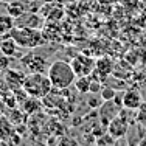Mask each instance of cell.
<instances>
[{"mask_svg":"<svg viewBox=\"0 0 146 146\" xmlns=\"http://www.w3.org/2000/svg\"><path fill=\"white\" fill-rule=\"evenodd\" d=\"M115 141H117V138H113L109 132H106L104 135H101V137L96 138L95 146H113V145H115Z\"/></svg>","mask_w":146,"mask_h":146,"instance_id":"cell-18","label":"cell"},{"mask_svg":"<svg viewBox=\"0 0 146 146\" xmlns=\"http://www.w3.org/2000/svg\"><path fill=\"white\" fill-rule=\"evenodd\" d=\"M47 75L51 81L53 89L58 90H67L75 84L76 78H78L72 64L67 61H62V59H56V61L51 62Z\"/></svg>","mask_w":146,"mask_h":146,"instance_id":"cell-1","label":"cell"},{"mask_svg":"<svg viewBox=\"0 0 146 146\" xmlns=\"http://www.w3.org/2000/svg\"><path fill=\"white\" fill-rule=\"evenodd\" d=\"M56 146H81L78 143V140L76 138H72V137H67V135H62V137H59V141Z\"/></svg>","mask_w":146,"mask_h":146,"instance_id":"cell-20","label":"cell"},{"mask_svg":"<svg viewBox=\"0 0 146 146\" xmlns=\"http://www.w3.org/2000/svg\"><path fill=\"white\" fill-rule=\"evenodd\" d=\"M9 58L8 56H5V54H2L0 53V72H5V70H8L9 68Z\"/></svg>","mask_w":146,"mask_h":146,"instance_id":"cell-22","label":"cell"},{"mask_svg":"<svg viewBox=\"0 0 146 146\" xmlns=\"http://www.w3.org/2000/svg\"><path fill=\"white\" fill-rule=\"evenodd\" d=\"M22 109L27 115H34L36 112L40 110V103L37 98H33V96H28L25 101L22 103Z\"/></svg>","mask_w":146,"mask_h":146,"instance_id":"cell-15","label":"cell"},{"mask_svg":"<svg viewBox=\"0 0 146 146\" xmlns=\"http://www.w3.org/2000/svg\"><path fill=\"white\" fill-rule=\"evenodd\" d=\"M16 25L17 27H25V28H36L39 30L42 25V17L37 13L33 11H27L25 14H22L19 19H16Z\"/></svg>","mask_w":146,"mask_h":146,"instance_id":"cell-10","label":"cell"},{"mask_svg":"<svg viewBox=\"0 0 146 146\" xmlns=\"http://www.w3.org/2000/svg\"><path fill=\"white\" fill-rule=\"evenodd\" d=\"M0 53L8 58H22L23 54H19V45L14 40V37L9 34H2L0 36Z\"/></svg>","mask_w":146,"mask_h":146,"instance_id":"cell-8","label":"cell"},{"mask_svg":"<svg viewBox=\"0 0 146 146\" xmlns=\"http://www.w3.org/2000/svg\"><path fill=\"white\" fill-rule=\"evenodd\" d=\"M27 75H23L22 72L19 70H13V68H8L5 70V81L6 84L9 86V89H13V92L20 87H23V82H25Z\"/></svg>","mask_w":146,"mask_h":146,"instance_id":"cell-11","label":"cell"},{"mask_svg":"<svg viewBox=\"0 0 146 146\" xmlns=\"http://www.w3.org/2000/svg\"><path fill=\"white\" fill-rule=\"evenodd\" d=\"M129 127H131L129 124H127L123 118L118 115L115 120H112L109 123V126H107V132H109L113 138L120 140V138H126L127 132H129Z\"/></svg>","mask_w":146,"mask_h":146,"instance_id":"cell-9","label":"cell"},{"mask_svg":"<svg viewBox=\"0 0 146 146\" xmlns=\"http://www.w3.org/2000/svg\"><path fill=\"white\" fill-rule=\"evenodd\" d=\"M16 132V126L5 117H0V140L2 141H6L9 140L13 134Z\"/></svg>","mask_w":146,"mask_h":146,"instance_id":"cell-13","label":"cell"},{"mask_svg":"<svg viewBox=\"0 0 146 146\" xmlns=\"http://www.w3.org/2000/svg\"><path fill=\"white\" fill-rule=\"evenodd\" d=\"M31 146H48V145L44 143V141H39V140H33L31 141Z\"/></svg>","mask_w":146,"mask_h":146,"instance_id":"cell-25","label":"cell"},{"mask_svg":"<svg viewBox=\"0 0 146 146\" xmlns=\"http://www.w3.org/2000/svg\"><path fill=\"white\" fill-rule=\"evenodd\" d=\"M138 146H146V135L141 138V141H140V145H138Z\"/></svg>","mask_w":146,"mask_h":146,"instance_id":"cell-26","label":"cell"},{"mask_svg":"<svg viewBox=\"0 0 146 146\" xmlns=\"http://www.w3.org/2000/svg\"><path fill=\"white\" fill-rule=\"evenodd\" d=\"M90 81H92V76H78L73 86L79 93H87L90 92Z\"/></svg>","mask_w":146,"mask_h":146,"instance_id":"cell-16","label":"cell"},{"mask_svg":"<svg viewBox=\"0 0 146 146\" xmlns=\"http://www.w3.org/2000/svg\"><path fill=\"white\" fill-rule=\"evenodd\" d=\"M27 11H28V8L23 5V2H19V0H11V2L6 3V13H8V14H11L14 19H19V17L22 16V14H25Z\"/></svg>","mask_w":146,"mask_h":146,"instance_id":"cell-12","label":"cell"},{"mask_svg":"<svg viewBox=\"0 0 146 146\" xmlns=\"http://www.w3.org/2000/svg\"><path fill=\"white\" fill-rule=\"evenodd\" d=\"M11 36L14 37L20 48H27V50H34L45 44L44 33L36 28H25V27L16 25V28L11 31Z\"/></svg>","mask_w":146,"mask_h":146,"instance_id":"cell-3","label":"cell"},{"mask_svg":"<svg viewBox=\"0 0 146 146\" xmlns=\"http://www.w3.org/2000/svg\"><path fill=\"white\" fill-rule=\"evenodd\" d=\"M70 64L76 73V76H90L95 72V67H96L95 59L84 56V54H76L70 61Z\"/></svg>","mask_w":146,"mask_h":146,"instance_id":"cell-5","label":"cell"},{"mask_svg":"<svg viewBox=\"0 0 146 146\" xmlns=\"http://www.w3.org/2000/svg\"><path fill=\"white\" fill-rule=\"evenodd\" d=\"M20 64L23 65V68L28 73H47L48 68H50V64H48L47 59L42 54H37L34 51L23 54L20 58Z\"/></svg>","mask_w":146,"mask_h":146,"instance_id":"cell-4","label":"cell"},{"mask_svg":"<svg viewBox=\"0 0 146 146\" xmlns=\"http://www.w3.org/2000/svg\"><path fill=\"white\" fill-rule=\"evenodd\" d=\"M117 92H118V90H115L113 87H110V86H104L103 90L100 92V95H101L103 101H112V100L115 98Z\"/></svg>","mask_w":146,"mask_h":146,"instance_id":"cell-19","label":"cell"},{"mask_svg":"<svg viewBox=\"0 0 146 146\" xmlns=\"http://www.w3.org/2000/svg\"><path fill=\"white\" fill-rule=\"evenodd\" d=\"M16 28V19L11 14H0V36L2 34H9Z\"/></svg>","mask_w":146,"mask_h":146,"instance_id":"cell-14","label":"cell"},{"mask_svg":"<svg viewBox=\"0 0 146 146\" xmlns=\"http://www.w3.org/2000/svg\"><path fill=\"white\" fill-rule=\"evenodd\" d=\"M113 103H115L120 109H123V92H120V90H118L117 95H115V98H113Z\"/></svg>","mask_w":146,"mask_h":146,"instance_id":"cell-23","label":"cell"},{"mask_svg":"<svg viewBox=\"0 0 146 146\" xmlns=\"http://www.w3.org/2000/svg\"><path fill=\"white\" fill-rule=\"evenodd\" d=\"M96 110H98V120H100V123L104 124V126H109L110 121L115 120V118L120 115V110L121 109L117 106L115 103H113V100H112V101H104Z\"/></svg>","mask_w":146,"mask_h":146,"instance_id":"cell-6","label":"cell"},{"mask_svg":"<svg viewBox=\"0 0 146 146\" xmlns=\"http://www.w3.org/2000/svg\"><path fill=\"white\" fill-rule=\"evenodd\" d=\"M143 106V95L137 87H127L123 90V107L138 110Z\"/></svg>","mask_w":146,"mask_h":146,"instance_id":"cell-7","label":"cell"},{"mask_svg":"<svg viewBox=\"0 0 146 146\" xmlns=\"http://www.w3.org/2000/svg\"><path fill=\"white\" fill-rule=\"evenodd\" d=\"M3 103L6 104V107H8V109H14L19 101H17V98H16L14 93H9V95H5V96H3Z\"/></svg>","mask_w":146,"mask_h":146,"instance_id":"cell-21","label":"cell"},{"mask_svg":"<svg viewBox=\"0 0 146 146\" xmlns=\"http://www.w3.org/2000/svg\"><path fill=\"white\" fill-rule=\"evenodd\" d=\"M9 112H11V115L8 117V120L11 121L14 126H19V124H25V120H27L25 112H20V110L16 109V107H14V109H9Z\"/></svg>","mask_w":146,"mask_h":146,"instance_id":"cell-17","label":"cell"},{"mask_svg":"<svg viewBox=\"0 0 146 146\" xmlns=\"http://www.w3.org/2000/svg\"><path fill=\"white\" fill-rule=\"evenodd\" d=\"M23 89L30 96L42 100L51 93L53 86H51L48 75H45V73H28L25 82H23Z\"/></svg>","mask_w":146,"mask_h":146,"instance_id":"cell-2","label":"cell"},{"mask_svg":"<svg viewBox=\"0 0 146 146\" xmlns=\"http://www.w3.org/2000/svg\"><path fill=\"white\" fill-rule=\"evenodd\" d=\"M113 146H129V145H127L126 138H120V140L115 141V145H113Z\"/></svg>","mask_w":146,"mask_h":146,"instance_id":"cell-24","label":"cell"}]
</instances>
